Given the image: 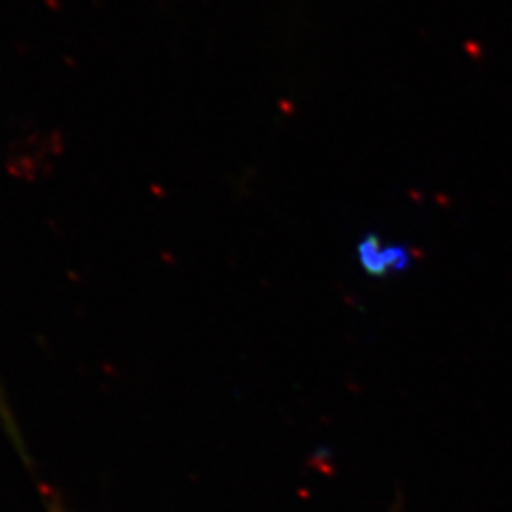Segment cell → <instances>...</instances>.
I'll return each instance as SVG.
<instances>
[{"label": "cell", "mask_w": 512, "mask_h": 512, "mask_svg": "<svg viewBox=\"0 0 512 512\" xmlns=\"http://www.w3.org/2000/svg\"><path fill=\"white\" fill-rule=\"evenodd\" d=\"M412 253L403 245L384 243L380 236L368 234L357 245V262L366 274L376 279L403 274L412 264Z\"/></svg>", "instance_id": "6da1fadb"}, {"label": "cell", "mask_w": 512, "mask_h": 512, "mask_svg": "<svg viewBox=\"0 0 512 512\" xmlns=\"http://www.w3.org/2000/svg\"><path fill=\"white\" fill-rule=\"evenodd\" d=\"M52 512H63L61 511V507H59V505H52Z\"/></svg>", "instance_id": "7a4b0ae2"}]
</instances>
